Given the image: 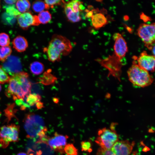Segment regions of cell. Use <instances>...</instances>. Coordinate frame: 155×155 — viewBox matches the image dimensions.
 <instances>
[{"instance_id":"cell-1","label":"cell","mask_w":155,"mask_h":155,"mask_svg":"<svg viewBox=\"0 0 155 155\" xmlns=\"http://www.w3.org/2000/svg\"><path fill=\"white\" fill-rule=\"evenodd\" d=\"M72 49L71 43L66 37L62 36L53 35L47 47L44 49L48 59L53 62L61 60V55H66Z\"/></svg>"},{"instance_id":"cell-2","label":"cell","mask_w":155,"mask_h":155,"mask_svg":"<svg viewBox=\"0 0 155 155\" xmlns=\"http://www.w3.org/2000/svg\"><path fill=\"white\" fill-rule=\"evenodd\" d=\"M24 128L28 137H38L41 140L45 137L47 131L42 118L32 113L26 115L24 120Z\"/></svg>"},{"instance_id":"cell-3","label":"cell","mask_w":155,"mask_h":155,"mask_svg":"<svg viewBox=\"0 0 155 155\" xmlns=\"http://www.w3.org/2000/svg\"><path fill=\"white\" fill-rule=\"evenodd\" d=\"M129 79L135 86L144 87L152 83L153 79L148 71L139 66L135 61L127 71Z\"/></svg>"},{"instance_id":"cell-4","label":"cell","mask_w":155,"mask_h":155,"mask_svg":"<svg viewBox=\"0 0 155 155\" xmlns=\"http://www.w3.org/2000/svg\"><path fill=\"white\" fill-rule=\"evenodd\" d=\"M134 145L127 140H119L110 149L99 148L96 155H130Z\"/></svg>"},{"instance_id":"cell-5","label":"cell","mask_w":155,"mask_h":155,"mask_svg":"<svg viewBox=\"0 0 155 155\" xmlns=\"http://www.w3.org/2000/svg\"><path fill=\"white\" fill-rule=\"evenodd\" d=\"M119 140V135L113 129L104 128L98 131L96 142L104 149H109Z\"/></svg>"},{"instance_id":"cell-6","label":"cell","mask_w":155,"mask_h":155,"mask_svg":"<svg viewBox=\"0 0 155 155\" xmlns=\"http://www.w3.org/2000/svg\"><path fill=\"white\" fill-rule=\"evenodd\" d=\"M137 32L145 46L151 50L155 44V23L150 24H141L137 30Z\"/></svg>"},{"instance_id":"cell-7","label":"cell","mask_w":155,"mask_h":155,"mask_svg":"<svg viewBox=\"0 0 155 155\" xmlns=\"http://www.w3.org/2000/svg\"><path fill=\"white\" fill-rule=\"evenodd\" d=\"M19 126L14 124L5 125L0 128V147H6L9 143L18 140Z\"/></svg>"},{"instance_id":"cell-8","label":"cell","mask_w":155,"mask_h":155,"mask_svg":"<svg viewBox=\"0 0 155 155\" xmlns=\"http://www.w3.org/2000/svg\"><path fill=\"white\" fill-rule=\"evenodd\" d=\"M64 12L68 20L72 22L80 21V12L85 9L82 3L79 0H72L64 5Z\"/></svg>"},{"instance_id":"cell-9","label":"cell","mask_w":155,"mask_h":155,"mask_svg":"<svg viewBox=\"0 0 155 155\" xmlns=\"http://www.w3.org/2000/svg\"><path fill=\"white\" fill-rule=\"evenodd\" d=\"M98 60L102 65L109 71L110 74L118 78H119L123 65L122 60L113 54L105 59Z\"/></svg>"},{"instance_id":"cell-10","label":"cell","mask_w":155,"mask_h":155,"mask_svg":"<svg viewBox=\"0 0 155 155\" xmlns=\"http://www.w3.org/2000/svg\"><path fill=\"white\" fill-rule=\"evenodd\" d=\"M5 93L7 97H12L14 100L23 99L26 96L21 83L14 76L10 78L9 85Z\"/></svg>"},{"instance_id":"cell-11","label":"cell","mask_w":155,"mask_h":155,"mask_svg":"<svg viewBox=\"0 0 155 155\" xmlns=\"http://www.w3.org/2000/svg\"><path fill=\"white\" fill-rule=\"evenodd\" d=\"M2 68L4 71L12 76L21 72L22 66L20 59L13 55L10 56L3 62Z\"/></svg>"},{"instance_id":"cell-12","label":"cell","mask_w":155,"mask_h":155,"mask_svg":"<svg viewBox=\"0 0 155 155\" xmlns=\"http://www.w3.org/2000/svg\"><path fill=\"white\" fill-rule=\"evenodd\" d=\"M68 137L67 135H64L55 133L51 137H46L44 142L55 151L64 153V148L67 144Z\"/></svg>"},{"instance_id":"cell-13","label":"cell","mask_w":155,"mask_h":155,"mask_svg":"<svg viewBox=\"0 0 155 155\" xmlns=\"http://www.w3.org/2000/svg\"><path fill=\"white\" fill-rule=\"evenodd\" d=\"M113 37L115 41L113 54L122 60L128 50L127 43L122 35L119 33H115Z\"/></svg>"},{"instance_id":"cell-14","label":"cell","mask_w":155,"mask_h":155,"mask_svg":"<svg viewBox=\"0 0 155 155\" xmlns=\"http://www.w3.org/2000/svg\"><path fill=\"white\" fill-rule=\"evenodd\" d=\"M17 21L20 26L26 30L31 26H38L40 24L37 16L33 15L30 12L21 13L17 16Z\"/></svg>"},{"instance_id":"cell-15","label":"cell","mask_w":155,"mask_h":155,"mask_svg":"<svg viewBox=\"0 0 155 155\" xmlns=\"http://www.w3.org/2000/svg\"><path fill=\"white\" fill-rule=\"evenodd\" d=\"M137 64L148 71L153 72L155 68V57L148 54L146 51L142 53L136 59Z\"/></svg>"},{"instance_id":"cell-16","label":"cell","mask_w":155,"mask_h":155,"mask_svg":"<svg viewBox=\"0 0 155 155\" xmlns=\"http://www.w3.org/2000/svg\"><path fill=\"white\" fill-rule=\"evenodd\" d=\"M13 47L18 52H23L25 51L28 46L27 40L24 37L18 36L12 41Z\"/></svg>"},{"instance_id":"cell-17","label":"cell","mask_w":155,"mask_h":155,"mask_svg":"<svg viewBox=\"0 0 155 155\" xmlns=\"http://www.w3.org/2000/svg\"><path fill=\"white\" fill-rule=\"evenodd\" d=\"M91 18L92 25L96 29L103 27L107 23V20L106 17L100 13L94 14Z\"/></svg>"},{"instance_id":"cell-18","label":"cell","mask_w":155,"mask_h":155,"mask_svg":"<svg viewBox=\"0 0 155 155\" xmlns=\"http://www.w3.org/2000/svg\"><path fill=\"white\" fill-rule=\"evenodd\" d=\"M51 69H49L44 72L41 77L39 78V82L45 85H48L54 83L57 78L51 73Z\"/></svg>"},{"instance_id":"cell-19","label":"cell","mask_w":155,"mask_h":155,"mask_svg":"<svg viewBox=\"0 0 155 155\" xmlns=\"http://www.w3.org/2000/svg\"><path fill=\"white\" fill-rule=\"evenodd\" d=\"M25 99H24L26 103L30 106H34L37 103L40 101L41 96L35 93H31L27 95L25 97Z\"/></svg>"},{"instance_id":"cell-20","label":"cell","mask_w":155,"mask_h":155,"mask_svg":"<svg viewBox=\"0 0 155 155\" xmlns=\"http://www.w3.org/2000/svg\"><path fill=\"white\" fill-rule=\"evenodd\" d=\"M50 7L44 2L41 0L36 1H34L32 5V8L33 10L37 13H40L48 9Z\"/></svg>"},{"instance_id":"cell-21","label":"cell","mask_w":155,"mask_h":155,"mask_svg":"<svg viewBox=\"0 0 155 155\" xmlns=\"http://www.w3.org/2000/svg\"><path fill=\"white\" fill-rule=\"evenodd\" d=\"M44 69V65L41 63L35 61L32 63L30 65L31 72L35 75H38L41 73Z\"/></svg>"},{"instance_id":"cell-22","label":"cell","mask_w":155,"mask_h":155,"mask_svg":"<svg viewBox=\"0 0 155 155\" xmlns=\"http://www.w3.org/2000/svg\"><path fill=\"white\" fill-rule=\"evenodd\" d=\"M16 6L18 10L20 13H24L29 10L30 4L29 1L20 0L17 1Z\"/></svg>"},{"instance_id":"cell-23","label":"cell","mask_w":155,"mask_h":155,"mask_svg":"<svg viewBox=\"0 0 155 155\" xmlns=\"http://www.w3.org/2000/svg\"><path fill=\"white\" fill-rule=\"evenodd\" d=\"M37 16L40 24L48 23L50 21L52 18L51 13L47 10L39 13Z\"/></svg>"},{"instance_id":"cell-24","label":"cell","mask_w":155,"mask_h":155,"mask_svg":"<svg viewBox=\"0 0 155 155\" xmlns=\"http://www.w3.org/2000/svg\"><path fill=\"white\" fill-rule=\"evenodd\" d=\"M3 23L8 25H13L16 21V17L11 15L6 12L3 13L1 16Z\"/></svg>"},{"instance_id":"cell-25","label":"cell","mask_w":155,"mask_h":155,"mask_svg":"<svg viewBox=\"0 0 155 155\" xmlns=\"http://www.w3.org/2000/svg\"><path fill=\"white\" fill-rule=\"evenodd\" d=\"M12 52L9 46L0 47V60L4 62L7 58L10 56Z\"/></svg>"},{"instance_id":"cell-26","label":"cell","mask_w":155,"mask_h":155,"mask_svg":"<svg viewBox=\"0 0 155 155\" xmlns=\"http://www.w3.org/2000/svg\"><path fill=\"white\" fill-rule=\"evenodd\" d=\"M3 8L5 9L6 13L8 14L15 16H17L21 14L15 7L14 4L12 5H4Z\"/></svg>"},{"instance_id":"cell-27","label":"cell","mask_w":155,"mask_h":155,"mask_svg":"<svg viewBox=\"0 0 155 155\" xmlns=\"http://www.w3.org/2000/svg\"><path fill=\"white\" fill-rule=\"evenodd\" d=\"M64 152L67 155H78V150L72 144H68L64 148Z\"/></svg>"},{"instance_id":"cell-28","label":"cell","mask_w":155,"mask_h":155,"mask_svg":"<svg viewBox=\"0 0 155 155\" xmlns=\"http://www.w3.org/2000/svg\"><path fill=\"white\" fill-rule=\"evenodd\" d=\"M14 105L13 104L8 105L5 110V115L7 117L9 121L14 116L16 110L14 109Z\"/></svg>"},{"instance_id":"cell-29","label":"cell","mask_w":155,"mask_h":155,"mask_svg":"<svg viewBox=\"0 0 155 155\" xmlns=\"http://www.w3.org/2000/svg\"><path fill=\"white\" fill-rule=\"evenodd\" d=\"M10 39L9 35L5 33H0V46L2 47L9 46Z\"/></svg>"},{"instance_id":"cell-30","label":"cell","mask_w":155,"mask_h":155,"mask_svg":"<svg viewBox=\"0 0 155 155\" xmlns=\"http://www.w3.org/2000/svg\"><path fill=\"white\" fill-rule=\"evenodd\" d=\"M10 78L3 69L1 66L0 65V83L3 84L8 82Z\"/></svg>"},{"instance_id":"cell-31","label":"cell","mask_w":155,"mask_h":155,"mask_svg":"<svg viewBox=\"0 0 155 155\" xmlns=\"http://www.w3.org/2000/svg\"><path fill=\"white\" fill-rule=\"evenodd\" d=\"M82 151L90 152L92 151V145L91 143L88 141H83L81 143Z\"/></svg>"},{"instance_id":"cell-32","label":"cell","mask_w":155,"mask_h":155,"mask_svg":"<svg viewBox=\"0 0 155 155\" xmlns=\"http://www.w3.org/2000/svg\"><path fill=\"white\" fill-rule=\"evenodd\" d=\"M45 3L48 5L49 7H53L54 6L60 5L66 3L64 1L61 0H45L44 1Z\"/></svg>"},{"instance_id":"cell-33","label":"cell","mask_w":155,"mask_h":155,"mask_svg":"<svg viewBox=\"0 0 155 155\" xmlns=\"http://www.w3.org/2000/svg\"><path fill=\"white\" fill-rule=\"evenodd\" d=\"M16 104L20 106L22 110H24L26 108L29 107L30 106L26 103L24 99H17L16 100Z\"/></svg>"},{"instance_id":"cell-34","label":"cell","mask_w":155,"mask_h":155,"mask_svg":"<svg viewBox=\"0 0 155 155\" xmlns=\"http://www.w3.org/2000/svg\"><path fill=\"white\" fill-rule=\"evenodd\" d=\"M140 18L144 22H146L150 20V18L148 16L145 15L143 13L141 14L140 15Z\"/></svg>"},{"instance_id":"cell-35","label":"cell","mask_w":155,"mask_h":155,"mask_svg":"<svg viewBox=\"0 0 155 155\" xmlns=\"http://www.w3.org/2000/svg\"><path fill=\"white\" fill-rule=\"evenodd\" d=\"M7 5H12L17 1L16 0H4V1Z\"/></svg>"},{"instance_id":"cell-36","label":"cell","mask_w":155,"mask_h":155,"mask_svg":"<svg viewBox=\"0 0 155 155\" xmlns=\"http://www.w3.org/2000/svg\"><path fill=\"white\" fill-rule=\"evenodd\" d=\"M93 14L94 13L92 10L90 11L87 10L86 14V16L88 18H91Z\"/></svg>"},{"instance_id":"cell-37","label":"cell","mask_w":155,"mask_h":155,"mask_svg":"<svg viewBox=\"0 0 155 155\" xmlns=\"http://www.w3.org/2000/svg\"><path fill=\"white\" fill-rule=\"evenodd\" d=\"M36 104L37 108L38 109H40L43 107V103L40 101L38 102Z\"/></svg>"},{"instance_id":"cell-38","label":"cell","mask_w":155,"mask_h":155,"mask_svg":"<svg viewBox=\"0 0 155 155\" xmlns=\"http://www.w3.org/2000/svg\"><path fill=\"white\" fill-rule=\"evenodd\" d=\"M152 52L153 56L155 57V46H153L152 49Z\"/></svg>"},{"instance_id":"cell-39","label":"cell","mask_w":155,"mask_h":155,"mask_svg":"<svg viewBox=\"0 0 155 155\" xmlns=\"http://www.w3.org/2000/svg\"><path fill=\"white\" fill-rule=\"evenodd\" d=\"M17 155H28L26 153L24 152H20L18 153Z\"/></svg>"},{"instance_id":"cell-40","label":"cell","mask_w":155,"mask_h":155,"mask_svg":"<svg viewBox=\"0 0 155 155\" xmlns=\"http://www.w3.org/2000/svg\"><path fill=\"white\" fill-rule=\"evenodd\" d=\"M1 85L0 84V92L1 90Z\"/></svg>"}]
</instances>
